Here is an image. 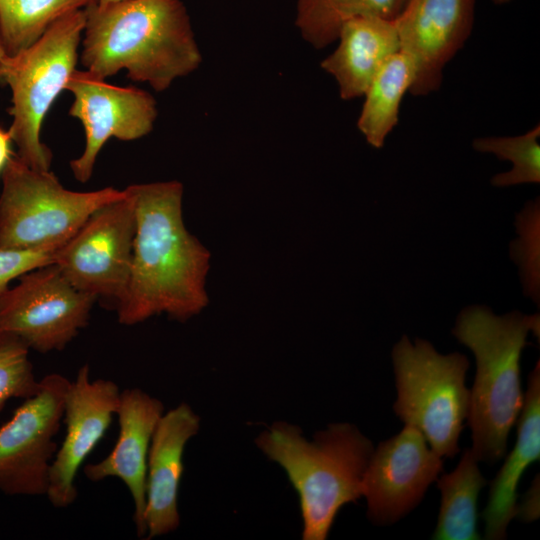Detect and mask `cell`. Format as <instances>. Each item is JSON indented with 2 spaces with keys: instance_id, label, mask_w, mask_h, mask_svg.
<instances>
[{
  "instance_id": "7c38bea8",
  "label": "cell",
  "mask_w": 540,
  "mask_h": 540,
  "mask_svg": "<svg viewBox=\"0 0 540 540\" xmlns=\"http://www.w3.org/2000/svg\"><path fill=\"white\" fill-rule=\"evenodd\" d=\"M443 472V459L416 428L405 425L374 448L362 481L367 517L388 526L415 509Z\"/></svg>"
},
{
  "instance_id": "4fadbf2b",
  "label": "cell",
  "mask_w": 540,
  "mask_h": 540,
  "mask_svg": "<svg viewBox=\"0 0 540 540\" xmlns=\"http://www.w3.org/2000/svg\"><path fill=\"white\" fill-rule=\"evenodd\" d=\"M120 392L112 380H91L88 364L70 381L64 400L65 436L51 464L46 494L52 506L66 508L77 499L79 468L110 427Z\"/></svg>"
},
{
  "instance_id": "9c48e42d",
  "label": "cell",
  "mask_w": 540,
  "mask_h": 540,
  "mask_svg": "<svg viewBox=\"0 0 540 540\" xmlns=\"http://www.w3.org/2000/svg\"><path fill=\"white\" fill-rule=\"evenodd\" d=\"M70 384L51 373L40 379L39 391L24 399L0 426V492L8 496H46L55 441Z\"/></svg>"
},
{
  "instance_id": "8992f818",
  "label": "cell",
  "mask_w": 540,
  "mask_h": 540,
  "mask_svg": "<svg viewBox=\"0 0 540 540\" xmlns=\"http://www.w3.org/2000/svg\"><path fill=\"white\" fill-rule=\"evenodd\" d=\"M85 10L62 17L35 43L8 61L5 85L12 93V123L8 130L17 148L16 156L35 170L48 171L51 167L53 155L41 141V127L77 70Z\"/></svg>"
},
{
  "instance_id": "d6986e66",
  "label": "cell",
  "mask_w": 540,
  "mask_h": 540,
  "mask_svg": "<svg viewBox=\"0 0 540 540\" xmlns=\"http://www.w3.org/2000/svg\"><path fill=\"white\" fill-rule=\"evenodd\" d=\"M478 460L466 448L457 467L437 478L441 500L433 540H479L477 503L480 491L488 484Z\"/></svg>"
},
{
  "instance_id": "83f0119b",
  "label": "cell",
  "mask_w": 540,
  "mask_h": 540,
  "mask_svg": "<svg viewBox=\"0 0 540 540\" xmlns=\"http://www.w3.org/2000/svg\"><path fill=\"white\" fill-rule=\"evenodd\" d=\"M12 136L9 130L0 127V174L4 171L8 161L14 155L12 150Z\"/></svg>"
},
{
  "instance_id": "7a4b0ae2",
  "label": "cell",
  "mask_w": 540,
  "mask_h": 540,
  "mask_svg": "<svg viewBox=\"0 0 540 540\" xmlns=\"http://www.w3.org/2000/svg\"><path fill=\"white\" fill-rule=\"evenodd\" d=\"M85 11L79 60L100 79L126 70L131 80L161 92L202 62L180 0H120L95 3Z\"/></svg>"
},
{
  "instance_id": "5b68a950",
  "label": "cell",
  "mask_w": 540,
  "mask_h": 540,
  "mask_svg": "<svg viewBox=\"0 0 540 540\" xmlns=\"http://www.w3.org/2000/svg\"><path fill=\"white\" fill-rule=\"evenodd\" d=\"M391 358L397 390L394 413L420 431L439 456L453 458L460 451L459 437L469 413L468 357L441 354L431 342H412L403 335Z\"/></svg>"
},
{
  "instance_id": "4dcf8cb0",
  "label": "cell",
  "mask_w": 540,
  "mask_h": 540,
  "mask_svg": "<svg viewBox=\"0 0 540 540\" xmlns=\"http://www.w3.org/2000/svg\"><path fill=\"white\" fill-rule=\"evenodd\" d=\"M117 1H120V0H98L97 3L98 4H107V3L117 2Z\"/></svg>"
},
{
  "instance_id": "5bb4252c",
  "label": "cell",
  "mask_w": 540,
  "mask_h": 540,
  "mask_svg": "<svg viewBox=\"0 0 540 540\" xmlns=\"http://www.w3.org/2000/svg\"><path fill=\"white\" fill-rule=\"evenodd\" d=\"M476 0H408L396 26L400 51L412 60L410 89L424 96L439 89L443 69L464 46L474 24Z\"/></svg>"
},
{
  "instance_id": "ba28073f",
  "label": "cell",
  "mask_w": 540,
  "mask_h": 540,
  "mask_svg": "<svg viewBox=\"0 0 540 540\" xmlns=\"http://www.w3.org/2000/svg\"><path fill=\"white\" fill-rule=\"evenodd\" d=\"M19 278L0 296V333L42 354L62 351L88 325L97 298L75 288L55 264Z\"/></svg>"
},
{
  "instance_id": "8fae6325",
  "label": "cell",
  "mask_w": 540,
  "mask_h": 540,
  "mask_svg": "<svg viewBox=\"0 0 540 540\" xmlns=\"http://www.w3.org/2000/svg\"><path fill=\"white\" fill-rule=\"evenodd\" d=\"M65 90L73 95L69 115L85 130L84 150L70 161L73 176L80 183L91 178L98 154L110 138L133 141L153 129L157 104L145 90L109 84L86 70H76Z\"/></svg>"
},
{
  "instance_id": "6da1fadb",
  "label": "cell",
  "mask_w": 540,
  "mask_h": 540,
  "mask_svg": "<svg viewBox=\"0 0 540 540\" xmlns=\"http://www.w3.org/2000/svg\"><path fill=\"white\" fill-rule=\"evenodd\" d=\"M136 230L126 290L115 304L118 322L131 326L166 314L185 322L209 304V249L183 218V184L176 180L126 187Z\"/></svg>"
},
{
  "instance_id": "7402d4cb",
  "label": "cell",
  "mask_w": 540,
  "mask_h": 540,
  "mask_svg": "<svg viewBox=\"0 0 540 540\" xmlns=\"http://www.w3.org/2000/svg\"><path fill=\"white\" fill-rule=\"evenodd\" d=\"M98 0H0V33L13 57L35 43L62 17Z\"/></svg>"
},
{
  "instance_id": "30bf717a",
  "label": "cell",
  "mask_w": 540,
  "mask_h": 540,
  "mask_svg": "<svg viewBox=\"0 0 540 540\" xmlns=\"http://www.w3.org/2000/svg\"><path fill=\"white\" fill-rule=\"evenodd\" d=\"M136 230L133 201L125 195L94 211L54 254V262L78 290L116 304L129 279Z\"/></svg>"
},
{
  "instance_id": "9a60e30c",
  "label": "cell",
  "mask_w": 540,
  "mask_h": 540,
  "mask_svg": "<svg viewBox=\"0 0 540 540\" xmlns=\"http://www.w3.org/2000/svg\"><path fill=\"white\" fill-rule=\"evenodd\" d=\"M164 412L163 403L140 388L121 391L115 415L119 423L116 444L105 458L84 467L89 481L116 477L126 485L134 504L133 521L139 538L146 537L144 513L148 453L153 433Z\"/></svg>"
},
{
  "instance_id": "3957f363",
  "label": "cell",
  "mask_w": 540,
  "mask_h": 540,
  "mask_svg": "<svg viewBox=\"0 0 540 540\" xmlns=\"http://www.w3.org/2000/svg\"><path fill=\"white\" fill-rule=\"evenodd\" d=\"M529 333L539 339V313L496 315L484 305L462 309L452 328V335L475 357L467 423L470 449L479 462L492 465L506 455L509 433L524 404L520 361Z\"/></svg>"
},
{
  "instance_id": "d4e9b609",
  "label": "cell",
  "mask_w": 540,
  "mask_h": 540,
  "mask_svg": "<svg viewBox=\"0 0 540 540\" xmlns=\"http://www.w3.org/2000/svg\"><path fill=\"white\" fill-rule=\"evenodd\" d=\"M30 348L19 337L0 333V411L12 398L27 399L40 388L29 359Z\"/></svg>"
},
{
  "instance_id": "44dd1931",
  "label": "cell",
  "mask_w": 540,
  "mask_h": 540,
  "mask_svg": "<svg viewBox=\"0 0 540 540\" xmlns=\"http://www.w3.org/2000/svg\"><path fill=\"white\" fill-rule=\"evenodd\" d=\"M408 0H296L295 26L316 49L338 38L343 24L353 18L378 16L396 20Z\"/></svg>"
},
{
  "instance_id": "2e32d148",
  "label": "cell",
  "mask_w": 540,
  "mask_h": 540,
  "mask_svg": "<svg viewBox=\"0 0 540 540\" xmlns=\"http://www.w3.org/2000/svg\"><path fill=\"white\" fill-rule=\"evenodd\" d=\"M200 429V417L187 403L164 412L153 433L146 475L145 539L175 531L180 525L178 491L183 455Z\"/></svg>"
},
{
  "instance_id": "484cf974",
  "label": "cell",
  "mask_w": 540,
  "mask_h": 540,
  "mask_svg": "<svg viewBox=\"0 0 540 540\" xmlns=\"http://www.w3.org/2000/svg\"><path fill=\"white\" fill-rule=\"evenodd\" d=\"M57 249H0V296L9 283L42 266L53 264Z\"/></svg>"
},
{
  "instance_id": "52a82bcc",
  "label": "cell",
  "mask_w": 540,
  "mask_h": 540,
  "mask_svg": "<svg viewBox=\"0 0 540 540\" xmlns=\"http://www.w3.org/2000/svg\"><path fill=\"white\" fill-rule=\"evenodd\" d=\"M124 195L113 187L68 190L50 170H35L13 155L2 172L0 249H58L94 211Z\"/></svg>"
},
{
  "instance_id": "ffe728a7",
  "label": "cell",
  "mask_w": 540,
  "mask_h": 540,
  "mask_svg": "<svg viewBox=\"0 0 540 540\" xmlns=\"http://www.w3.org/2000/svg\"><path fill=\"white\" fill-rule=\"evenodd\" d=\"M415 80V67L402 51L393 54L371 81L357 121L367 143L381 148L398 123L400 104Z\"/></svg>"
},
{
  "instance_id": "ac0fdd59",
  "label": "cell",
  "mask_w": 540,
  "mask_h": 540,
  "mask_svg": "<svg viewBox=\"0 0 540 540\" xmlns=\"http://www.w3.org/2000/svg\"><path fill=\"white\" fill-rule=\"evenodd\" d=\"M517 439L513 450L490 482L487 504L482 512L484 538L506 539L507 528L515 518L517 488L524 471L540 459V361L529 374L524 404L517 419Z\"/></svg>"
},
{
  "instance_id": "e0dca14e",
  "label": "cell",
  "mask_w": 540,
  "mask_h": 540,
  "mask_svg": "<svg viewBox=\"0 0 540 540\" xmlns=\"http://www.w3.org/2000/svg\"><path fill=\"white\" fill-rule=\"evenodd\" d=\"M338 46L321 68L333 76L343 100L364 96L384 63L400 51L395 20L378 16L353 18L343 24Z\"/></svg>"
},
{
  "instance_id": "cb8c5ba5",
  "label": "cell",
  "mask_w": 540,
  "mask_h": 540,
  "mask_svg": "<svg viewBox=\"0 0 540 540\" xmlns=\"http://www.w3.org/2000/svg\"><path fill=\"white\" fill-rule=\"evenodd\" d=\"M517 239L510 244L511 259L518 265L524 294L539 306L540 201H528L515 219Z\"/></svg>"
},
{
  "instance_id": "f546056e",
  "label": "cell",
  "mask_w": 540,
  "mask_h": 540,
  "mask_svg": "<svg viewBox=\"0 0 540 540\" xmlns=\"http://www.w3.org/2000/svg\"><path fill=\"white\" fill-rule=\"evenodd\" d=\"M495 5H504L510 2L511 0H491Z\"/></svg>"
},
{
  "instance_id": "277c9868",
  "label": "cell",
  "mask_w": 540,
  "mask_h": 540,
  "mask_svg": "<svg viewBox=\"0 0 540 540\" xmlns=\"http://www.w3.org/2000/svg\"><path fill=\"white\" fill-rule=\"evenodd\" d=\"M255 444L283 468L296 490L303 540L327 539L340 509L362 497L374 446L354 424H329L309 441L299 426L278 421L261 431Z\"/></svg>"
},
{
  "instance_id": "4316f807",
  "label": "cell",
  "mask_w": 540,
  "mask_h": 540,
  "mask_svg": "<svg viewBox=\"0 0 540 540\" xmlns=\"http://www.w3.org/2000/svg\"><path fill=\"white\" fill-rule=\"evenodd\" d=\"M539 517V478L538 475L526 492L522 502L517 504L515 518L531 522Z\"/></svg>"
},
{
  "instance_id": "f1b7e54d",
  "label": "cell",
  "mask_w": 540,
  "mask_h": 540,
  "mask_svg": "<svg viewBox=\"0 0 540 540\" xmlns=\"http://www.w3.org/2000/svg\"><path fill=\"white\" fill-rule=\"evenodd\" d=\"M10 56L7 54L0 33V85H5L6 68Z\"/></svg>"
},
{
  "instance_id": "603a6c76",
  "label": "cell",
  "mask_w": 540,
  "mask_h": 540,
  "mask_svg": "<svg viewBox=\"0 0 540 540\" xmlns=\"http://www.w3.org/2000/svg\"><path fill=\"white\" fill-rule=\"evenodd\" d=\"M540 126L518 136L482 137L473 141L476 151L494 154L500 160H507L513 167L507 172L495 174L491 184L508 187L519 184L540 182Z\"/></svg>"
}]
</instances>
